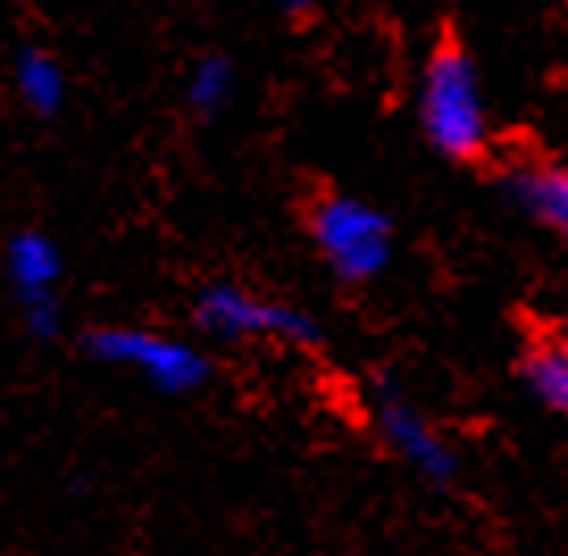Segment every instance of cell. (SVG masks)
Wrapping results in <instances>:
<instances>
[{
    "instance_id": "obj_1",
    "label": "cell",
    "mask_w": 568,
    "mask_h": 556,
    "mask_svg": "<svg viewBox=\"0 0 568 556\" xmlns=\"http://www.w3.org/2000/svg\"><path fill=\"white\" fill-rule=\"evenodd\" d=\"M89 352L113 368L142 377L160 394H196L210 381V356L193 343L146 331V326H101L92 331Z\"/></svg>"
},
{
    "instance_id": "obj_2",
    "label": "cell",
    "mask_w": 568,
    "mask_h": 556,
    "mask_svg": "<svg viewBox=\"0 0 568 556\" xmlns=\"http://www.w3.org/2000/svg\"><path fill=\"white\" fill-rule=\"evenodd\" d=\"M423 122L439 151L468 160L485 146V109H480L477 75L452 42L435 51L423 80Z\"/></svg>"
},
{
    "instance_id": "obj_3",
    "label": "cell",
    "mask_w": 568,
    "mask_h": 556,
    "mask_svg": "<svg viewBox=\"0 0 568 556\" xmlns=\"http://www.w3.org/2000/svg\"><path fill=\"white\" fill-rule=\"evenodd\" d=\"M310 231L318 243L322 260L335 269L343 281H373L376 272L389 264L393 231L385 214L373 205L352 198H326L314 205Z\"/></svg>"
},
{
    "instance_id": "obj_4",
    "label": "cell",
    "mask_w": 568,
    "mask_h": 556,
    "mask_svg": "<svg viewBox=\"0 0 568 556\" xmlns=\"http://www.w3.org/2000/svg\"><path fill=\"white\" fill-rule=\"evenodd\" d=\"M196 326L213 340H281V343H314L318 326L310 314L284 302H267L260 293L239 285H210L196 297Z\"/></svg>"
},
{
    "instance_id": "obj_5",
    "label": "cell",
    "mask_w": 568,
    "mask_h": 556,
    "mask_svg": "<svg viewBox=\"0 0 568 556\" xmlns=\"http://www.w3.org/2000/svg\"><path fill=\"white\" fill-rule=\"evenodd\" d=\"M4 272L9 285L18 293L26 323L34 335L51 340L63 326V305H59V285H63V252L54 247V239L38 231H21L9 252H4Z\"/></svg>"
},
{
    "instance_id": "obj_6",
    "label": "cell",
    "mask_w": 568,
    "mask_h": 556,
    "mask_svg": "<svg viewBox=\"0 0 568 556\" xmlns=\"http://www.w3.org/2000/svg\"><path fill=\"white\" fill-rule=\"evenodd\" d=\"M376 427L385 435V444L409 468H418L426 482H447L456 473V456L447 448V439L409 406L406 397L381 394V402H376Z\"/></svg>"
},
{
    "instance_id": "obj_7",
    "label": "cell",
    "mask_w": 568,
    "mask_h": 556,
    "mask_svg": "<svg viewBox=\"0 0 568 556\" xmlns=\"http://www.w3.org/2000/svg\"><path fill=\"white\" fill-rule=\"evenodd\" d=\"M13 80H18L21 101L34 109V113H54V109L63 105L68 80H63V68L54 63L51 54L21 51L18 54V68H13Z\"/></svg>"
},
{
    "instance_id": "obj_8",
    "label": "cell",
    "mask_w": 568,
    "mask_h": 556,
    "mask_svg": "<svg viewBox=\"0 0 568 556\" xmlns=\"http://www.w3.org/2000/svg\"><path fill=\"white\" fill-rule=\"evenodd\" d=\"M515 189L535 214L544 218V222H551V226L568 239V172H556V168L523 172V176L515 180Z\"/></svg>"
},
{
    "instance_id": "obj_9",
    "label": "cell",
    "mask_w": 568,
    "mask_h": 556,
    "mask_svg": "<svg viewBox=\"0 0 568 556\" xmlns=\"http://www.w3.org/2000/svg\"><path fill=\"white\" fill-rule=\"evenodd\" d=\"M527 381L548 406L568 411V347L565 343H539L527 356Z\"/></svg>"
},
{
    "instance_id": "obj_10",
    "label": "cell",
    "mask_w": 568,
    "mask_h": 556,
    "mask_svg": "<svg viewBox=\"0 0 568 556\" xmlns=\"http://www.w3.org/2000/svg\"><path fill=\"white\" fill-rule=\"evenodd\" d=\"M234 92V68L222 59V54H210V59H201L189 75V105L196 113H217V109L231 101Z\"/></svg>"
},
{
    "instance_id": "obj_11",
    "label": "cell",
    "mask_w": 568,
    "mask_h": 556,
    "mask_svg": "<svg viewBox=\"0 0 568 556\" xmlns=\"http://www.w3.org/2000/svg\"><path fill=\"white\" fill-rule=\"evenodd\" d=\"M284 4H288V9H310L314 0H284Z\"/></svg>"
},
{
    "instance_id": "obj_12",
    "label": "cell",
    "mask_w": 568,
    "mask_h": 556,
    "mask_svg": "<svg viewBox=\"0 0 568 556\" xmlns=\"http://www.w3.org/2000/svg\"><path fill=\"white\" fill-rule=\"evenodd\" d=\"M560 343H565V347H568V323H565V335H560Z\"/></svg>"
}]
</instances>
